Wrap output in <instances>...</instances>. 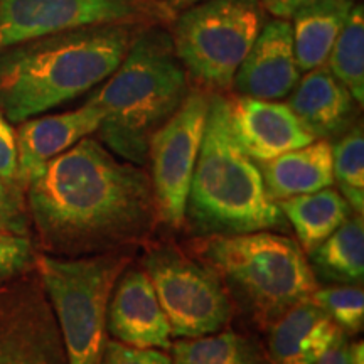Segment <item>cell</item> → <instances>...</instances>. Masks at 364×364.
Masks as SVG:
<instances>
[{
    "label": "cell",
    "instance_id": "27",
    "mask_svg": "<svg viewBox=\"0 0 364 364\" xmlns=\"http://www.w3.org/2000/svg\"><path fill=\"white\" fill-rule=\"evenodd\" d=\"M29 218L22 201V189L0 179V230L27 236Z\"/></svg>",
    "mask_w": 364,
    "mask_h": 364
},
{
    "label": "cell",
    "instance_id": "21",
    "mask_svg": "<svg viewBox=\"0 0 364 364\" xmlns=\"http://www.w3.org/2000/svg\"><path fill=\"white\" fill-rule=\"evenodd\" d=\"M314 273L341 284H358L364 277V221L353 213L321 247L311 253Z\"/></svg>",
    "mask_w": 364,
    "mask_h": 364
},
{
    "label": "cell",
    "instance_id": "18",
    "mask_svg": "<svg viewBox=\"0 0 364 364\" xmlns=\"http://www.w3.org/2000/svg\"><path fill=\"white\" fill-rule=\"evenodd\" d=\"M258 164L267 193L275 203L334 184L332 145L327 140H314L306 147Z\"/></svg>",
    "mask_w": 364,
    "mask_h": 364
},
{
    "label": "cell",
    "instance_id": "26",
    "mask_svg": "<svg viewBox=\"0 0 364 364\" xmlns=\"http://www.w3.org/2000/svg\"><path fill=\"white\" fill-rule=\"evenodd\" d=\"M36 252L29 236L0 231V284L34 270Z\"/></svg>",
    "mask_w": 364,
    "mask_h": 364
},
{
    "label": "cell",
    "instance_id": "10",
    "mask_svg": "<svg viewBox=\"0 0 364 364\" xmlns=\"http://www.w3.org/2000/svg\"><path fill=\"white\" fill-rule=\"evenodd\" d=\"M176 17L152 0H0V51L86 26H161Z\"/></svg>",
    "mask_w": 364,
    "mask_h": 364
},
{
    "label": "cell",
    "instance_id": "1",
    "mask_svg": "<svg viewBox=\"0 0 364 364\" xmlns=\"http://www.w3.org/2000/svg\"><path fill=\"white\" fill-rule=\"evenodd\" d=\"M27 213L48 253L86 257L142 243L159 220L147 172L85 136L26 186Z\"/></svg>",
    "mask_w": 364,
    "mask_h": 364
},
{
    "label": "cell",
    "instance_id": "11",
    "mask_svg": "<svg viewBox=\"0 0 364 364\" xmlns=\"http://www.w3.org/2000/svg\"><path fill=\"white\" fill-rule=\"evenodd\" d=\"M0 364H68L36 268L0 284Z\"/></svg>",
    "mask_w": 364,
    "mask_h": 364
},
{
    "label": "cell",
    "instance_id": "12",
    "mask_svg": "<svg viewBox=\"0 0 364 364\" xmlns=\"http://www.w3.org/2000/svg\"><path fill=\"white\" fill-rule=\"evenodd\" d=\"M299 80L292 24L289 19L275 17L263 24L260 34L236 70L231 86H235L241 97L279 102L292 93Z\"/></svg>",
    "mask_w": 364,
    "mask_h": 364
},
{
    "label": "cell",
    "instance_id": "7",
    "mask_svg": "<svg viewBox=\"0 0 364 364\" xmlns=\"http://www.w3.org/2000/svg\"><path fill=\"white\" fill-rule=\"evenodd\" d=\"M262 0H203L177 14L176 56L206 88H231L235 73L265 24Z\"/></svg>",
    "mask_w": 364,
    "mask_h": 364
},
{
    "label": "cell",
    "instance_id": "15",
    "mask_svg": "<svg viewBox=\"0 0 364 364\" xmlns=\"http://www.w3.org/2000/svg\"><path fill=\"white\" fill-rule=\"evenodd\" d=\"M97 105L86 102L76 110L29 118L17 130V179L22 189L51 159L90 136L102 124Z\"/></svg>",
    "mask_w": 364,
    "mask_h": 364
},
{
    "label": "cell",
    "instance_id": "16",
    "mask_svg": "<svg viewBox=\"0 0 364 364\" xmlns=\"http://www.w3.org/2000/svg\"><path fill=\"white\" fill-rule=\"evenodd\" d=\"M275 364H317L346 332L312 297L300 300L268 327Z\"/></svg>",
    "mask_w": 364,
    "mask_h": 364
},
{
    "label": "cell",
    "instance_id": "4",
    "mask_svg": "<svg viewBox=\"0 0 364 364\" xmlns=\"http://www.w3.org/2000/svg\"><path fill=\"white\" fill-rule=\"evenodd\" d=\"M186 220L201 236L243 235L285 226L257 162L236 142L230 102L211 93L201 149L191 182Z\"/></svg>",
    "mask_w": 364,
    "mask_h": 364
},
{
    "label": "cell",
    "instance_id": "14",
    "mask_svg": "<svg viewBox=\"0 0 364 364\" xmlns=\"http://www.w3.org/2000/svg\"><path fill=\"white\" fill-rule=\"evenodd\" d=\"M107 309V331L134 348L171 349V327L144 268L124 270Z\"/></svg>",
    "mask_w": 364,
    "mask_h": 364
},
{
    "label": "cell",
    "instance_id": "5",
    "mask_svg": "<svg viewBox=\"0 0 364 364\" xmlns=\"http://www.w3.org/2000/svg\"><path fill=\"white\" fill-rule=\"evenodd\" d=\"M189 250L216 272L231 300H238L262 329L317 290L311 263L289 236L268 231L209 235L191 241Z\"/></svg>",
    "mask_w": 364,
    "mask_h": 364
},
{
    "label": "cell",
    "instance_id": "28",
    "mask_svg": "<svg viewBox=\"0 0 364 364\" xmlns=\"http://www.w3.org/2000/svg\"><path fill=\"white\" fill-rule=\"evenodd\" d=\"M102 364H172V359L162 349L134 348L118 341H107Z\"/></svg>",
    "mask_w": 364,
    "mask_h": 364
},
{
    "label": "cell",
    "instance_id": "24",
    "mask_svg": "<svg viewBox=\"0 0 364 364\" xmlns=\"http://www.w3.org/2000/svg\"><path fill=\"white\" fill-rule=\"evenodd\" d=\"M332 174L354 213L364 211V135L356 125L332 145Z\"/></svg>",
    "mask_w": 364,
    "mask_h": 364
},
{
    "label": "cell",
    "instance_id": "32",
    "mask_svg": "<svg viewBox=\"0 0 364 364\" xmlns=\"http://www.w3.org/2000/svg\"><path fill=\"white\" fill-rule=\"evenodd\" d=\"M152 2L159 4L162 9H166L167 12L176 17L177 14H181L182 11H186V9L196 6V4L203 2V0H152Z\"/></svg>",
    "mask_w": 364,
    "mask_h": 364
},
{
    "label": "cell",
    "instance_id": "20",
    "mask_svg": "<svg viewBox=\"0 0 364 364\" xmlns=\"http://www.w3.org/2000/svg\"><path fill=\"white\" fill-rule=\"evenodd\" d=\"M285 220L294 228L300 248L311 255L353 215V208L338 191L326 188L279 201Z\"/></svg>",
    "mask_w": 364,
    "mask_h": 364
},
{
    "label": "cell",
    "instance_id": "30",
    "mask_svg": "<svg viewBox=\"0 0 364 364\" xmlns=\"http://www.w3.org/2000/svg\"><path fill=\"white\" fill-rule=\"evenodd\" d=\"M263 9L277 19H292L299 9L311 6L318 0H262Z\"/></svg>",
    "mask_w": 364,
    "mask_h": 364
},
{
    "label": "cell",
    "instance_id": "13",
    "mask_svg": "<svg viewBox=\"0 0 364 364\" xmlns=\"http://www.w3.org/2000/svg\"><path fill=\"white\" fill-rule=\"evenodd\" d=\"M230 102V124L236 142L255 162L306 147L314 136L304 129L287 103L240 97Z\"/></svg>",
    "mask_w": 364,
    "mask_h": 364
},
{
    "label": "cell",
    "instance_id": "9",
    "mask_svg": "<svg viewBox=\"0 0 364 364\" xmlns=\"http://www.w3.org/2000/svg\"><path fill=\"white\" fill-rule=\"evenodd\" d=\"M211 93L191 90L179 108L167 118L149 140L152 164V191L159 220L181 228L186 221L191 182L206 129Z\"/></svg>",
    "mask_w": 364,
    "mask_h": 364
},
{
    "label": "cell",
    "instance_id": "19",
    "mask_svg": "<svg viewBox=\"0 0 364 364\" xmlns=\"http://www.w3.org/2000/svg\"><path fill=\"white\" fill-rule=\"evenodd\" d=\"M356 0H318L294 14L295 61L300 73L324 66Z\"/></svg>",
    "mask_w": 364,
    "mask_h": 364
},
{
    "label": "cell",
    "instance_id": "33",
    "mask_svg": "<svg viewBox=\"0 0 364 364\" xmlns=\"http://www.w3.org/2000/svg\"><path fill=\"white\" fill-rule=\"evenodd\" d=\"M348 364H364V344L359 343L349 344L348 348Z\"/></svg>",
    "mask_w": 364,
    "mask_h": 364
},
{
    "label": "cell",
    "instance_id": "34",
    "mask_svg": "<svg viewBox=\"0 0 364 364\" xmlns=\"http://www.w3.org/2000/svg\"><path fill=\"white\" fill-rule=\"evenodd\" d=\"M0 231H2V230H0Z\"/></svg>",
    "mask_w": 364,
    "mask_h": 364
},
{
    "label": "cell",
    "instance_id": "8",
    "mask_svg": "<svg viewBox=\"0 0 364 364\" xmlns=\"http://www.w3.org/2000/svg\"><path fill=\"white\" fill-rule=\"evenodd\" d=\"M171 336L196 339L225 329L233 317V302L220 277L206 263L179 248L162 245L144 257Z\"/></svg>",
    "mask_w": 364,
    "mask_h": 364
},
{
    "label": "cell",
    "instance_id": "2",
    "mask_svg": "<svg viewBox=\"0 0 364 364\" xmlns=\"http://www.w3.org/2000/svg\"><path fill=\"white\" fill-rule=\"evenodd\" d=\"M139 29L86 26L2 49L0 113L22 124L85 95L117 70Z\"/></svg>",
    "mask_w": 364,
    "mask_h": 364
},
{
    "label": "cell",
    "instance_id": "3",
    "mask_svg": "<svg viewBox=\"0 0 364 364\" xmlns=\"http://www.w3.org/2000/svg\"><path fill=\"white\" fill-rule=\"evenodd\" d=\"M188 95L186 70L161 26L136 31L125 58L90 97L102 112L100 139L127 162L142 166L149 140Z\"/></svg>",
    "mask_w": 364,
    "mask_h": 364
},
{
    "label": "cell",
    "instance_id": "23",
    "mask_svg": "<svg viewBox=\"0 0 364 364\" xmlns=\"http://www.w3.org/2000/svg\"><path fill=\"white\" fill-rule=\"evenodd\" d=\"M329 70L359 105L364 100V9L354 4L348 21L332 46Z\"/></svg>",
    "mask_w": 364,
    "mask_h": 364
},
{
    "label": "cell",
    "instance_id": "29",
    "mask_svg": "<svg viewBox=\"0 0 364 364\" xmlns=\"http://www.w3.org/2000/svg\"><path fill=\"white\" fill-rule=\"evenodd\" d=\"M0 179L22 189L17 179V136L11 122L0 113Z\"/></svg>",
    "mask_w": 364,
    "mask_h": 364
},
{
    "label": "cell",
    "instance_id": "17",
    "mask_svg": "<svg viewBox=\"0 0 364 364\" xmlns=\"http://www.w3.org/2000/svg\"><path fill=\"white\" fill-rule=\"evenodd\" d=\"M287 105L314 139L344 132L356 112V100L326 65L299 80Z\"/></svg>",
    "mask_w": 364,
    "mask_h": 364
},
{
    "label": "cell",
    "instance_id": "22",
    "mask_svg": "<svg viewBox=\"0 0 364 364\" xmlns=\"http://www.w3.org/2000/svg\"><path fill=\"white\" fill-rule=\"evenodd\" d=\"M171 359L172 364H275L258 341L233 331L177 341Z\"/></svg>",
    "mask_w": 364,
    "mask_h": 364
},
{
    "label": "cell",
    "instance_id": "6",
    "mask_svg": "<svg viewBox=\"0 0 364 364\" xmlns=\"http://www.w3.org/2000/svg\"><path fill=\"white\" fill-rule=\"evenodd\" d=\"M129 262L124 252L36 255L34 268L56 317L68 364H102L108 302Z\"/></svg>",
    "mask_w": 364,
    "mask_h": 364
},
{
    "label": "cell",
    "instance_id": "31",
    "mask_svg": "<svg viewBox=\"0 0 364 364\" xmlns=\"http://www.w3.org/2000/svg\"><path fill=\"white\" fill-rule=\"evenodd\" d=\"M348 348L349 343L346 334H343L317 364H348Z\"/></svg>",
    "mask_w": 364,
    "mask_h": 364
},
{
    "label": "cell",
    "instance_id": "25",
    "mask_svg": "<svg viewBox=\"0 0 364 364\" xmlns=\"http://www.w3.org/2000/svg\"><path fill=\"white\" fill-rule=\"evenodd\" d=\"M312 300L332 317L344 332L356 334L364 326V290L361 285H341L316 290Z\"/></svg>",
    "mask_w": 364,
    "mask_h": 364
}]
</instances>
